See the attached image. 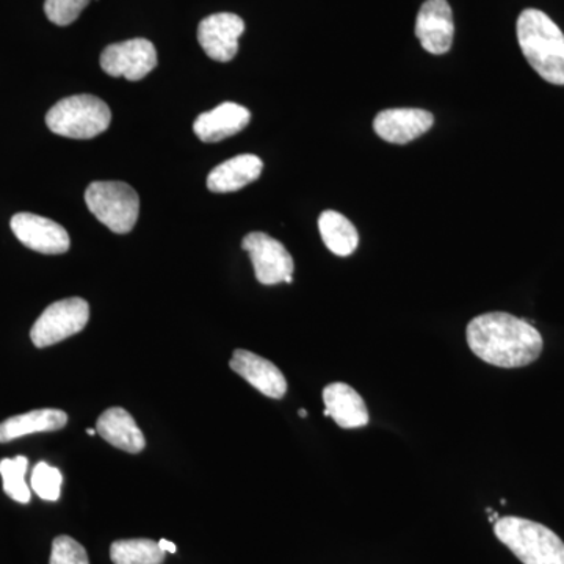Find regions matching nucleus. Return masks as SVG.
<instances>
[{
  "label": "nucleus",
  "instance_id": "f257e3e1",
  "mask_svg": "<svg viewBox=\"0 0 564 564\" xmlns=\"http://www.w3.org/2000/svg\"><path fill=\"white\" fill-rule=\"evenodd\" d=\"M467 345L477 358L502 369H519L543 352V336L524 318L508 313H486L469 322Z\"/></svg>",
  "mask_w": 564,
  "mask_h": 564
},
{
  "label": "nucleus",
  "instance_id": "f03ea898",
  "mask_svg": "<svg viewBox=\"0 0 564 564\" xmlns=\"http://www.w3.org/2000/svg\"><path fill=\"white\" fill-rule=\"evenodd\" d=\"M519 46L530 66L549 84L564 85V33L544 11L527 9L519 17Z\"/></svg>",
  "mask_w": 564,
  "mask_h": 564
},
{
  "label": "nucleus",
  "instance_id": "7ed1b4c3",
  "mask_svg": "<svg viewBox=\"0 0 564 564\" xmlns=\"http://www.w3.org/2000/svg\"><path fill=\"white\" fill-rule=\"evenodd\" d=\"M494 533L524 564H564L562 538L540 522L507 516L497 519Z\"/></svg>",
  "mask_w": 564,
  "mask_h": 564
},
{
  "label": "nucleus",
  "instance_id": "20e7f679",
  "mask_svg": "<svg viewBox=\"0 0 564 564\" xmlns=\"http://www.w3.org/2000/svg\"><path fill=\"white\" fill-rule=\"evenodd\" d=\"M110 122L109 106L91 95L62 99L46 115V124L52 132L74 140L95 139L110 128Z\"/></svg>",
  "mask_w": 564,
  "mask_h": 564
},
{
  "label": "nucleus",
  "instance_id": "39448f33",
  "mask_svg": "<svg viewBox=\"0 0 564 564\" xmlns=\"http://www.w3.org/2000/svg\"><path fill=\"white\" fill-rule=\"evenodd\" d=\"M85 203L91 214L115 234L131 232L139 220V195L124 182H93L85 192Z\"/></svg>",
  "mask_w": 564,
  "mask_h": 564
},
{
  "label": "nucleus",
  "instance_id": "423d86ee",
  "mask_svg": "<svg viewBox=\"0 0 564 564\" xmlns=\"http://www.w3.org/2000/svg\"><path fill=\"white\" fill-rule=\"evenodd\" d=\"M90 321V306L82 299L52 303L33 323L31 339L36 348H46L80 333Z\"/></svg>",
  "mask_w": 564,
  "mask_h": 564
},
{
  "label": "nucleus",
  "instance_id": "0eeeda50",
  "mask_svg": "<svg viewBox=\"0 0 564 564\" xmlns=\"http://www.w3.org/2000/svg\"><path fill=\"white\" fill-rule=\"evenodd\" d=\"M242 248L250 254L254 267L256 280L263 285L293 282L295 265L288 248L269 234L251 232L245 237Z\"/></svg>",
  "mask_w": 564,
  "mask_h": 564
},
{
  "label": "nucleus",
  "instance_id": "6e6552de",
  "mask_svg": "<svg viewBox=\"0 0 564 564\" xmlns=\"http://www.w3.org/2000/svg\"><path fill=\"white\" fill-rule=\"evenodd\" d=\"M158 66V51L150 40L135 39L107 46L101 55V68L111 77L137 82L144 79Z\"/></svg>",
  "mask_w": 564,
  "mask_h": 564
},
{
  "label": "nucleus",
  "instance_id": "1a4fd4ad",
  "mask_svg": "<svg viewBox=\"0 0 564 564\" xmlns=\"http://www.w3.org/2000/svg\"><path fill=\"white\" fill-rule=\"evenodd\" d=\"M10 226L24 247L41 254H63L69 250L68 231L50 218L21 212L11 218Z\"/></svg>",
  "mask_w": 564,
  "mask_h": 564
},
{
  "label": "nucleus",
  "instance_id": "9d476101",
  "mask_svg": "<svg viewBox=\"0 0 564 564\" xmlns=\"http://www.w3.org/2000/svg\"><path fill=\"white\" fill-rule=\"evenodd\" d=\"M243 32L242 18L234 13H215L199 22L198 41L212 61L228 63L239 52V39Z\"/></svg>",
  "mask_w": 564,
  "mask_h": 564
},
{
  "label": "nucleus",
  "instance_id": "9b49d317",
  "mask_svg": "<svg viewBox=\"0 0 564 564\" xmlns=\"http://www.w3.org/2000/svg\"><path fill=\"white\" fill-rule=\"evenodd\" d=\"M454 13L447 0H426L415 21V36L433 55L447 54L454 43Z\"/></svg>",
  "mask_w": 564,
  "mask_h": 564
},
{
  "label": "nucleus",
  "instance_id": "f8f14e48",
  "mask_svg": "<svg viewBox=\"0 0 564 564\" xmlns=\"http://www.w3.org/2000/svg\"><path fill=\"white\" fill-rule=\"evenodd\" d=\"M229 367L270 399L281 400L288 392V381L281 370L269 359L248 350L234 351Z\"/></svg>",
  "mask_w": 564,
  "mask_h": 564
},
{
  "label": "nucleus",
  "instance_id": "ddd939ff",
  "mask_svg": "<svg viewBox=\"0 0 564 564\" xmlns=\"http://www.w3.org/2000/svg\"><path fill=\"white\" fill-rule=\"evenodd\" d=\"M434 117L422 109H388L375 118L378 137L393 144H406L433 128Z\"/></svg>",
  "mask_w": 564,
  "mask_h": 564
},
{
  "label": "nucleus",
  "instance_id": "4468645a",
  "mask_svg": "<svg viewBox=\"0 0 564 564\" xmlns=\"http://www.w3.org/2000/svg\"><path fill=\"white\" fill-rule=\"evenodd\" d=\"M251 121V111L236 102H225L196 118L193 131L204 143H217L242 132Z\"/></svg>",
  "mask_w": 564,
  "mask_h": 564
},
{
  "label": "nucleus",
  "instance_id": "2eb2a0df",
  "mask_svg": "<svg viewBox=\"0 0 564 564\" xmlns=\"http://www.w3.org/2000/svg\"><path fill=\"white\" fill-rule=\"evenodd\" d=\"M325 415L333 417L340 429H362L369 423L366 402L351 386L332 383L323 389Z\"/></svg>",
  "mask_w": 564,
  "mask_h": 564
},
{
  "label": "nucleus",
  "instance_id": "dca6fc26",
  "mask_svg": "<svg viewBox=\"0 0 564 564\" xmlns=\"http://www.w3.org/2000/svg\"><path fill=\"white\" fill-rule=\"evenodd\" d=\"M262 170L263 162L258 155H237L212 170L207 177V188L214 193L242 191L248 184L261 177Z\"/></svg>",
  "mask_w": 564,
  "mask_h": 564
},
{
  "label": "nucleus",
  "instance_id": "f3484780",
  "mask_svg": "<svg viewBox=\"0 0 564 564\" xmlns=\"http://www.w3.org/2000/svg\"><path fill=\"white\" fill-rule=\"evenodd\" d=\"M96 430L102 440L128 454H140L147 445L144 434L133 421L131 414L122 408H110L104 411L96 422Z\"/></svg>",
  "mask_w": 564,
  "mask_h": 564
},
{
  "label": "nucleus",
  "instance_id": "a211bd4d",
  "mask_svg": "<svg viewBox=\"0 0 564 564\" xmlns=\"http://www.w3.org/2000/svg\"><path fill=\"white\" fill-rule=\"evenodd\" d=\"M68 423V414L62 410H35L14 415L0 423V443L6 444L33 433L58 432Z\"/></svg>",
  "mask_w": 564,
  "mask_h": 564
},
{
  "label": "nucleus",
  "instance_id": "6ab92c4d",
  "mask_svg": "<svg viewBox=\"0 0 564 564\" xmlns=\"http://www.w3.org/2000/svg\"><path fill=\"white\" fill-rule=\"evenodd\" d=\"M323 243L340 258L352 254L359 245L358 229L347 217L336 210H325L318 218Z\"/></svg>",
  "mask_w": 564,
  "mask_h": 564
},
{
  "label": "nucleus",
  "instance_id": "aec40b11",
  "mask_svg": "<svg viewBox=\"0 0 564 564\" xmlns=\"http://www.w3.org/2000/svg\"><path fill=\"white\" fill-rule=\"evenodd\" d=\"M165 554L158 541L139 538V540L115 541L110 547L113 564H162Z\"/></svg>",
  "mask_w": 564,
  "mask_h": 564
},
{
  "label": "nucleus",
  "instance_id": "412c9836",
  "mask_svg": "<svg viewBox=\"0 0 564 564\" xmlns=\"http://www.w3.org/2000/svg\"><path fill=\"white\" fill-rule=\"evenodd\" d=\"M29 459L25 456H17L13 459H2L0 462V475L3 480V491L10 499L20 503L31 502V489L25 484V473H28Z\"/></svg>",
  "mask_w": 564,
  "mask_h": 564
},
{
  "label": "nucleus",
  "instance_id": "4be33fe9",
  "mask_svg": "<svg viewBox=\"0 0 564 564\" xmlns=\"http://www.w3.org/2000/svg\"><path fill=\"white\" fill-rule=\"evenodd\" d=\"M31 484L40 499L47 500V502H57L61 499L63 475L57 467H52L43 462L36 464Z\"/></svg>",
  "mask_w": 564,
  "mask_h": 564
},
{
  "label": "nucleus",
  "instance_id": "5701e85b",
  "mask_svg": "<svg viewBox=\"0 0 564 564\" xmlns=\"http://www.w3.org/2000/svg\"><path fill=\"white\" fill-rule=\"evenodd\" d=\"M91 0H46L44 2V13L47 20L55 25L73 24L80 17L82 11L87 9Z\"/></svg>",
  "mask_w": 564,
  "mask_h": 564
},
{
  "label": "nucleus",
  "instance_id": "b1692460",
  "mask_svg": "<svg viewBox=\"0 0 564 564\" xmlns=\"http://www.w3.org/2000/svg\"><path fill=\"white\" fill-rule=\"evenodd\" d=\"M50 564H90V560L84 545L63 534L52 543Z\"/></svg>",
  "mask_w": 564,
  "mask_h": 564
},
{
  "label": "nucleus",
  "instance_id": "393cba45",
  "mask_svg": "<svg viewBox=\"0 0 564 564\" xmlns=\"http://www.w3.org/2000/svg\"><path fill=\"white\" fill-rule=\"evenodd\" d=\"M159 545H161L162 551L166 552V554H176V551H177L176 544L170 543L169 540L159 541Z\"/></svg>",
  "mask_w": 564,
  "mask_h": 564
},
{
  "label": "nucleus",
  "instance_id": "a878e982",
  "mask_svg": "<svg viewBox=\"0 0 564 564\" xmlns=\"http://www.w3.org/2000/svg\"><path fill=\"white\" fill-rule=\"evenodd\" d=\"M87 433L90 434V436H95V434L98 433V430L90 429V430H88Z\"/></svg>",
  "mask_w": 564,
  "mask_h": 564
},
{
  "label": "nucleus",
  "instance_id": "bb28decb",
  "mask_svg": "<svg viewBox=\"0 0 564 564\" xmlns=\"http://www.w3.org/2000/svg\"><path fill=\"white\" fill-rule=\"evenodd\" d=\"M300 415H302V417H306L307 413H306V411L303 410V411H300Z\"/></svg>",
  "mask_w": 564,
  "mask_h": 564
}]
</instances>
